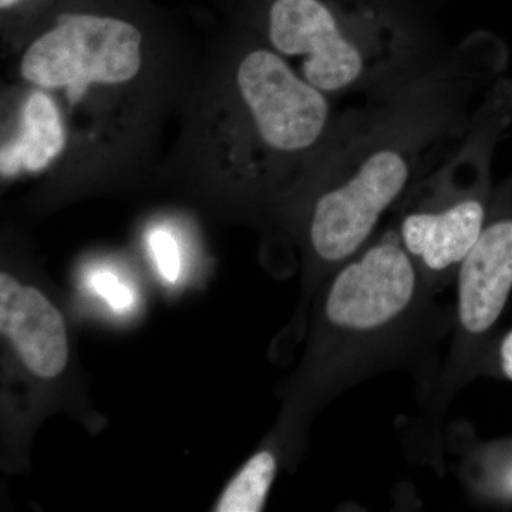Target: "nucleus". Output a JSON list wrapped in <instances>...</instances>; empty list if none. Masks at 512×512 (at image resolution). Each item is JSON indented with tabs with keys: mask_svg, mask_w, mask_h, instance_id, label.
Segmentation results:
<instances>
[{
	"mask_svg": "<svg viewBox=\"0 0 512 512\" xmlns=\"http://www.w3.org/2000/svg\"><path fill=\"white\" fill-rule=\"evenodd\" d=\"M507 62L500 39L471 36L340 117L301 190L303 239L315 279L328 281L362 251L386 215L453 153Z\"/></svg>",
	"mask_w": 512,
	"mask_h": 512,
	"instance_id": "obj_1",
	"label": "nucleus"
},
{
	"mask_svg": "<svg viewBox=\"0 0 512 512\" xmlns=\"http://www.w3.org/2000/svg\"><path fill=\"white\" fill-rule=\"evenodd\" d=\"M396 228L380 231L320 292L306 384L326 400L409 359L443 328Z\"/></svg>",
	"mask_w": 512,
	"mask_h": 512,
	"instance_id": "obj_2",
	"label": "nucleus"
},
{
	"mask_svg": "<svg viewBox=\"0 0 512 512\" xmlns=\"http://www.w3.org/2000/svg\"><path fill=\"white\" fill-rule=\"evenodd\" d=\"M266 40L329 97L375 94L423 62L406 26L367 0H274Z\"/></svg>",
	"mask_w": 512,
	"mask_h": 512,
	"instance_id": "obj_3",
	"label": "nucleus"
},
{
	"mask_svg": "<svg viewBox=\"0 0 512 512\" xmlns=\"http://www.w3.org/2000/svg\"><path fill=\"white\" fill-rule=\"evenodd\" d=\"M511 124L512 82L501 79L464 140L393 211V227L430 295L456 281L483 231L494 191V151Z\"/></svg>",
	"mask_w": 512,
	"mask_h": 512,
	"instance_id": "obj_4",
	"label": "nucleus"
},
{
	"mask_svg": "<svg viewBox=\"0 0 512 512\" xmlns=\"http://www.w3.org/2000/svg\"><path fill=\"white\" fill-rule=\"evenodd\" d=\"M242 117L275 183L296 163H318L340 117L320 92L268 46L251 47L235 69Z\"/></svg>",
	"mask_w": 512,
	"mask_h": 512,
	"instance_id": "obj_5",
	"label": "nucleus"
},
{
	"mask_svg": "<svg viewBox=\"0 0 512 512\" xmlns=\"http://www.w3.org/2000/svg\"><path fill=\"white\" fill-rule=\"evenodd\" d=\"M451 345L433 389L429 416L448 404L485 365L488 339L512 292V175L494 187L487 220L456 276Z\"/></svg>",
	"mask_w": 512,
	"mask_h": 512,
	"instance_id": "obj_6",
	"label": "nucleus"
},
{
	"mask_svg": "<svg viewBox=\"0 0 512 512\" xmlns=\"http://www.w3.org/2000/svg\"><path fill=\"white\" fill-rule=\"evenodd\" d=\"M143 35L126 20L73 15L37 37L20 62L26 82L43 90L67 89L77 100L90 84L119 86L143 66Z\"/></svg>",
	"mask_w": 512,
	"mask_h": 512,
	"instance_id": "obj_7",
	"label": "nucleus"
},
{
	"mask_svg": "<svg viewBox=\"0 0 512 512\" xmlns=\"http://www.w3.org/2000/svg\"><path fill=\"white\" fill-rule=\"evenodd\" d=\"M0 333L30 375H63L70 346L62 312L40 289L8 272L0 274Z\"/></svg>",
	"mask_w": 512,
	"mask_h": 512,
	"instance_id": "obj_8",
	"label": "nucleus"
},
{
	"mask_svg": "<svg viewBox=\"0 0 512 512\" xmlns=\"http://www.w3.org/2000/svg\"><path fill=\"white\" fill-rule=\"evenodd\" d=\"M66 147V131L56 101L36 90L26 100L18 140L2 148L0 167L5 177L49 167Z\"/></svg>",
	"mask_w": 512,
	"mask_h": 512,
	"instance_id": "obj_9",
	"label": "nucleus"
},
{
	"mask_svg": "<svg viewBox=\"0 0 512 512\" xmlns=\"http://www.w3.org/2000/svg\"><path fill=\"white\" fill-rule=\"evenodd\" d=\"M278 457L271 448H262L245 461L228 481L214 512H259L264 510L269 491L278 474Z\"/></svg>",
	"mask_w": 512,
	"mask_h": 512,
	"instance_id": "obj_10",
	"label": "nucleus"
},
{
	"mask_svg": "<svg viewBox=\"0 0 512 512\" xmlns=\"http://www.w3.org/2000/svg\"><path fill=\"white\" fill-rule=\"evenodd\" d=\"M460 473L478 497L512 501V446L481 444L464 448Z\"/></svg>",
	"mask_w": 512,
	"mask_h": 512,
	"instance_id": "obj_11",
	"label": "nucleus"
},
{
	"mask_svg": "<svg viewBox=\"0 0 512 512\" xmlns=\"http://www.w3.org/2000/svg\"><path fill=\"white\" fill-rule=\"evenodd\" d=\"M150 248L161 276L175 282L180 276L181 262L177 241L170 232L157 229L150 235Z\"/></svg>",
	"mask_w": 512,
	"mask_h": 512,
	"instance_id": "obj_12",
	"label": "nucleus"
},
{
	"mask_svg": "<svg viewBox=\"0 0 512 512\" xmlns=\"http://www.w3.org/2000/svg\"><path fill=\"white\" fill-rule=\"evenodd\" d=\"M92 285L94 291L103 296L114 309H123L130 305L131 293L126 286L121 285L116 276L107 274H96L93 276Z\"/></svg>",
	"mask_w": 512,
	"mask_h": 512,
	"instance_id": "obj_13",
	"label": "nucleus"
},
{
	"mask_svg": "<svg viewBox=\"0 0 512 512\" xmlns=\"http://www.w3.org/2000/svg\"><path fill=\"white\" fill-rule=\"evenodd\" d=\"M498 366L500 372L512 382V330L501 340L498 348Z\"/></svg>",
	"mask_w": 512,
	"mask_h": 512,
	"instance_id": "obj_14",
	"label": "nucleus"
},
{
	"mask_svg": "<svg viewBox=\"0 0 512 512\" xmlns=\"http://www.w3.org/2000/svg\"><path fill=\"white\" fill-rule=\"evenodd\" d=\"M23 2V0H0V8L3 10L13 8V6L18 5V3Z\"/></svg>",
	"mask_w": 512,
	"mask_h": 512,
	"instance_id": "obj_15",
	"label": "nucleus"
}]
</instances>
